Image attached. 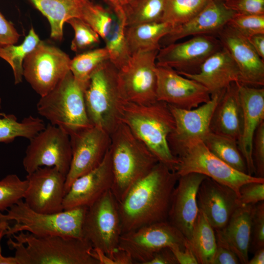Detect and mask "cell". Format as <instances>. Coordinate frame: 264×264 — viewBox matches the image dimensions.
Wrapping results in <instances>:
<instances>
[{
    "label": "cell",
    "instance_id": "cell-1",
    "mask_svg": "<svg viewBox=\"0 0 264 264\" xmlns=\"http://www.w3.org/2000/svg\"><path fill=\"white\" fill-rule=\"evenodd\" d=\"M179 176L159 162L136 182L118 203L122 233L168 221L171 199Z\"/></svg>",
    "mask_w": 264,
    "mask_h": 264
},
{
    "label": "cell",
    "instance_id": "cell-2",
    "mask_svg": "<svg viewBox=\"0 0 264 264\" xmlns=\"http://www.w3.org/2000/svg\"><path fill=\"white\" fill-rule=\"evenodd\" d=\"M8 244L18 264H100L91 244L84 238L55 235L37 237L22 231Z\"/></svg>",
    "mask_w": 264,
    "mask_h": 264
},
{
    "label": "cell",
    "instance_id": "cell-3",
    "mask_svg": "<svg viewBox=\"0 0 264 264\" xmlns=\"http://www.w3.org/2000/svg\"><path fill=\"white\" fill-rule=\"evenodd\" d=\"M120 119L159 162L175 171L177 160L170 149L168 137L175 129V121L167 103L157 100L143 105L124 101Z\"/></svg>",
    "mask_w": 264,
    "mask_h": 264
},
{
    "label": "cell",
    "instance_id": "cell-4",
    "mask_svg": "<svg viewBox=\"0 0 264 264\" xmlns=\"http://www.w3.org/2000/svg\"><path fill=\"white\" fill-rule=\"evenodd\" d=\"M113 174L111 191L118 202L159 162L148 147L124 123L110 134Z\"/></svg>",
    "mask_w": 264,
    "mask_h": 264
},
{
    "label": "cell",
    "instance_id": "cell-5",
    "mask_svg": "<svg viewBox=\"0 0 264 264\" xmlns=\"http://www.w3.org/2000/svg\"><path fill=\"white\" fill-rule=\"evenodd\" d=\"M88 208L79 207L46 214L34 211L21 199L9 208L6 214L0 212V220L15 222L5 232L8 236L24 231L37 237L59 235L84 238L83 226Z\"/></svg>",
    "mask_w": 264,
    "mask_h": 264
},
{
    "label": "cell",
    "instance_id": "cell-6",
    "mask_svg": "<svg viewBox=\"0 0 264 264\" xmlns=\"http://www.w3.org/2000/svg\"><path fill=\"white\" fill-rule=\"evenodd\" d=\"M177 162L179 176L195 173L204 175L232 189L239 197L240 187L250 182H264V178L240 172L214 155L199 138L189 139L171 149Z\"/></svg>",
    "mask_w": 264,
    "mask_h": 264
},
{
    "label": "cell",
    "instance_id": "cell-7",
    "mask_svg": "<svg viewBox=\"0 0 264 264\" xmlns=\"http://www.w3.org/2000/svg\"><path fill=\"white\" fill-rule=\"evenodd\" d=\"M118 70L109 61L104 62L92 74L84 92L91 124L110 135L121 122V107L125 101L118 87Z\"/></svg>",
    "mask_w": 264,
    "mask_h": 264
},
{
    "label": "cell",
    "instance_id": "cell-8",
    "mask_svg": "<svg viewBox=\"0 0 264 264\" xmlns=\"http://www.w3.org/2000/svg\"><path fill=\"white\" fill-rule=\"evenodd\" d=\"M84 90L69 71L37 104L38 113L69 135L92 126L87 112Z\"/></svg>",
    "mask_w": 264,
    "mask_h": 264
},
{
    "label": "cell",
    "instance_id": "cell-9",
    "mask_svg": "<svg viewBox=\"0 0 264 264\" xmlns=\"http://www.w3.org/2000/svg\"><path fill=\"white\" fill-rule=\"evenodd\" d=\"M122 234L118 203L111 190L88 208L83 226V238L93 249L106 255L112 264Z\"/></svg>",
    "mask_w": 264,
    "mask_h": 264
},
{
    "label": "cell",
    "instance_id": "cell-10",
    "mask_svg": "<svg viewBox=\"0 0 264 264\" xmlns=\"http://www.w3.org/2000/svg\"><path fill=\"white\" fill-rule=\"evenodd\" d=\"M22 165L27 174L41 167H54L66 176L72 150L69 135L51 124L29 140Z\"/></svg>",
    "mask_w": 264,
    "mask_h": 264
},
{
    "label": "cell",
    "instance_id": "cell-11",
    "mask_svg": "<svg viewBox=\"0 0 264 264\" xmlns=\"http://www.w3.org/2000/svg\"><path fill=\"white\" fill-rule=\"evenodd\" d=\"M71 59L59 48L40 41L23 63V77L40 96L51 91L70 71Z\"/></svg>",
    "mask_w": 264,
    "mask_h": 264
},
{
    "label": "cell",
    "instance_id": "cell-12",
    "mask_svg": "<svg viewBox=\"0 0 264 264\" xmlns=\"http://www.w3.org/2000/svg\"><path fill=\"white\" fill-rule=\"evenodd\" d=\"M158 50L132 54L127 64L118 70V87L125 101L143 105L157 101L156 57Z\"/></svg>",
    "mask_w": 264,
    "mask_h": 264
},
{
    "label": "cell",
    "instance_id": "cell-13",
    "mask_svg": "<svg viewBox=\"0 0 264 264\" xmlns=\"http://www.w3.org/2000/svg\"><path fill=\"white\" fill-rule=\"evenodd\" d=\"M187 239L168 221L144 226L122 234L118 249L137 264H147L154 254L165 248H185Z\"/></svg>",
    "mask_w": 264,
    "mask_h": 264
},
{
    "label": "cell",
    "instance_id": "cell-14",
    "mask_svg": "<svg viewBox=\"0 0 264 264\" xmlns=\"http://www.w3.org/2000/svg\"><path fill=\"white\" fill-rule=\"evenodd\" d=\"M69 137L72 158L66 176L65 194L76 179L102 163L110 143V135L93 125L74 132Z\"/></svg>",
    "mask_w": 264,
    "mask_h": 264
},
{
    "label": "cell",
    "instance_id": "cell-15",
    "mask_svg": "<svg viewBox=\"0 0 264 264\" xmlns=\"http://www.w3.org/2000/svg\"><path fill=\"white\" fill-rule=\"evenodd\" d=\"M222 47L219 39L212 35L194 36L186 42L160 48L156 64L170 67L178 73H197L203 62Z\"/></svg>",
    "mask_w": 264,
    "mask_h": 264
},
{
    "label": "cell",
    "instance_id": "cell-16",
    "mask_svg": "<svg viewBox=\"0 0 264 264\" xmlns=\"http://www.w3.org/2000/svg\"><path fill=\"white\" fill-rule=\"evenodd\" d=\"M25 203L34 211L52 214L61 212L66 176L54 167H41L27 174Z\"/></svg>",
    "mask_w": 264,
    "mask_h": 264
},
{
    "label": "cell",
    "instance_id": "cell-17",
    "mask_svg": "<svg viewBox=\"0 0 264 264\" xmlns=\"http://www.w3.org/2000/svg\"><path fill=\"white\" fill-rule=\"evenodd\" d=\"M157 100L186 110L196 108L211 99L206 88L169 67L156 65Z\"/></svg>",
    "mask_w": 264,
    "mask_h": 264
},
{
    "label": "cell",
    "instance_id": "cell-18",
    "mask_svg": "<svg viewBox=\"0 0 264 264\" xmlns=\"http://www.w3.org/2000/svg\"><path fill=\"white\" fill-rule=\"evenodd\" d=\"M217 36L222 46L228 51L238 68L239 83L253 87H263L264 61L247 39L227 24Z\"/></svg>",
    "mask_w": 264,
    "mask_h": 264
},
{
    "label": "cell",
    "instance_id": "cell-19",
    "mask_svg": "<svg viewBox=\"0 0 264 264\" xmlns=\"http://www.w3.org/2000/svg\"><path fill=\"white\" fill-rule=\"evenodd\" d=\"M207 176L192 173L179 176L172 197L168 221L188 240L191 237L199 209L197 195Z\"/></svg>",
    "mask_w": 264,
    "mask_h": 264
},
{
    "label": "cell",
    "instance_id": "cell-20",
    "mask_svg": "<svg viewBox=\"0 0 264 264\" xmlns=\"http://www.w3.org/2000/svg\"><path fill=\"white\" fill-rule=\"evenodd\" d=\"M113 174L110 150L96 168L78 177L71 184L63 200V209L88 207L111 190Z\"/></svg>",
    "mask_w": 264,
    "mask_h": 264
},
{
    "label": "cell",
    "instance_id": "cell-21",
    "mask_svg": "<svg viewBox=\"0 0 264 264\" xmlns=\"http://www.w3.org/2000/svg\"><path fill=\"white\" fill-rule=\"evenodd\" d=\"M197 199L199 210L215 230L222 228L241 206L239 197L232 189L208 177L201 182Z\"/></svg>",
    "mask_w": 264,
    "mask_h": 264
},
{
    "label": "cell",
    "instance_id": "cell-22",
    "mask_svg": "<svg viewBox=\"0 0 264 264\" xmlns=\"http://www.w3.org/2000/svg\"><path fill=\"white\" fill-rule=\"evenodd\" d=\"M223 92L191 110L168 105L175 121V129L168 137L170 150L192 138H199L203 140L210 132L209 126L212 116Z\"/></svg>",
    "mask_w": 264,
    "mask_h": 264
},
{
    "label": "cell",
    "instance_id": "cell-23",
    "mask_svg": "<svg viewBox=\"0 0 264 264\" xmlns=\"http://www.w3.org/2000/svg\"><path fill=\"white\" fill-rule=\"evenodd\" d=\"M238 88L243 109V126L237 143L246 162L248 174L255 176L252 156V141L257 127L264 121V88L239 82Z\"/></svg>",
    "mask_w": 264,
    "mask_h": 264
},
{
    "label": "cell",
    "instance_id": "cell-24",
    "mask_svg": "<svg viewBox=\"0 0 264 264\" xmlns=\"http://www.w3.org/2000/svg\"><path fill=\"white\" fill-rule=\"evenodd\" d=\"M235 14L225 5L224 0H211L193 18L164 37L160 44L166 46L189 36L217 35Z\"/></svg>",
    "mask_w": 264,
    "mask_h": 264
},
{
    "label": "cell",
    "instance_id": "cell-25",
    "mask_svg": "<svg viewBox=\"0 0 264 264\" xmlns=\"http://www.w3.org/2000/svg\"><path fill=\"white\" fill-rule=\"evenodd\" d=\"M178 73L203 85L211 97L222 92L232 83L239 82V79L238 68L223 46L203 62L198 73Z\"/></svg>",
    "mask_w": 264,
    "mask_h": 264
},
{
    "label": "cell",
    "instance_id": "cell-26",
    "mask_svg": "<svg viewBox=\"0 0 264 264\" xmlns=\"http://www.w3.org/2000/svg\"><path fill=\"white\" fill-rule=\"evenodd\" d=\"M255 205L240 206L222 228L215 230L217 245L233 251L240 264H248L249 260L248 252Z\"/></svg>",
    "mask_w": 264,
    "mask_h": 264
},
{
    "label": "cell",
    "instance_id": "cell-27",
    "mask_svg": "<svg viewBox=\"0 0 264 264\" xmlns=\"http://www.w3.org/2000/svg\"><path fill=\"white\" fill-rule=\"evenodd\" d=\"M243 126V109L238 82L232 83L222 93L213 111L210 131L238 142Z\"/></svg>",
    "mask_w": 264,
    "mask_h": 264
},
{
    "label": "cell",
    "instance_id": "cell-28",
    "mask_svg": "<svg viewBox=\"0 0 264 264\" xmlns=\"http://www.w3.org/2000/svg\"><path fill=\"white\" fill-rule=\"evenodd\" d=\"M90 0H30L49 22L50 37L61 41L63 25L67 20L80 18L82 9Z\"/></svg>",
    "mask_w": 264,
    "mask_h": 264
},
{
    "label": "cell",
    "instance_id": "cell-29",
    "mask_svg": "<svg viewBox=\"0 0 264 264\" xmlns=\"http://www.w3.org/2000/svg\"><path fill=\"white\" fill-rule=\"evenodd\" d=\"M173 29L170 23L163 21L126 26L125 35L131 54L159 50L161 40Z\"/></svg>",
    "mask_w": 264,
    "mask_h": 264
},
{
    "label": "cell",
    "instance_id": "cell-30",
    "mask_svg": "<svg viewBox=\"0 0 264 264\" xmlns=\"http://www.w3.org/2000/svg\"><path fill=\"white\" fill-rule=\"evenodd\" d=\"M198 264H212L217 247L214 229L199 210L191 237L188 240Z\"/></svg>",
    "mask_w": 264,
    "mask_h": 264
},
{
    "label": "cell",
    "instance_id": "cell-31",
    "mask_svg": "<svg viewBox=\"0 0 264 264\" xmlns=\"http://www.w3.org/2000/svg\"><path fill=\"white\" fill-rule=\"evenodd\" d=\"M45 127L37 117L30 115L19 122L13 114L0 113V142L10 143L19 137L30 140Z\"/></svg>",
    "mask_w": 264,
    "mask_h": 264
},
{
    "label": "cell",
    "instance_id": "cell-32",
    "mask_svg": "<svg viewBox=\"0 0 264 264\" xmlns=\"http://www.w3.org/2000/svg\"><path fill=\"white\" fill-rule=\"evenodd\" d=\"M203 141L210 151L221 160L237 171L248 174L246 162L237 141L211 132Z\"/></svg>",
    "mask_w": 264,
    "mask_h": 264
},
{
    "label": "cell",
    "instance_id": "cell-33",
    "mask_svg": "<svg viewBox=\"0 0 264 264\" xmlns=\"http://www.w3.org/2000/svg\"><path fill=\"white\" fill-rule=\"evenodd\" d=\"M107 61H109V56L105 47L90 50L71 60L70 71L75 81L85 90L93 72Z\"/></svg>",
    "mask_w": 264,
    "mask_h": 264
},
{
    "label": "cell",
    "instance_id": "cell-34",
    "mask_svg": "<svg viewBox=\"0 0 264 264\" xmlns=\"http://www.w3.org/2000/svg\"><path fill=\"white\" fill-rule=\"evenodd\" d=\"M116 21L109 34L104 40L109 61L118 69L124 66L131 57L125 35V17L123 14L115 15Z\"/></svg>",
    "mask_w": 264,
    "mask_h": 264
},
{
    "label": "cell",
    "instance_id": "cell-35",
    "mask_svg": "<svg viewBox=\"0 0 264 264\" xmlns=\"http://www.w3.org/2000/svg\"><path fill=\"white\" fill-rule=\"evenodd\" d=\"M41 40L32 27L23 42L17 45L9 44L0 46V57L6 61L11 66L15 84L22 82L23 63L27 55L38 44Z\"/></svg>",
    "mask_w": 264,
    "mask_h": 264
},
{
    "label": "cell",
    "instance_id": "cell-36",
    "mask_svg": "<svg viewBox=\"0 0 264 264\" xmlns=\"http://www.w3.org/2000/svg\"><path fill=\"white\" fill-rule=\"evenodd\" d=\"M166 0H134L124 10L126 26L162 21Z\"/></svg>",
    "mask_w": 264,
    "mask_h": 264
},
{
    "label": "cell",
    "instance_id": "cell-37",
    "mask_svg": "<svg viewBox=\"0 0 264 264\" xmlns=\"http://www.w3.org/2000/svg\"><path fill=\"white\" fill-rule=\"evenodd\" d=\"M211 0H166L163 22L174 29L193 18Z\"/></svg>",
    "mask_w": 264,
    "mask_h": 264
},
{
    "label": "cell",
    "instance_id": "cell-38",
    "mask_svg": "<svg viewBox=\"0 0 264 264\" xmlns=\"http://www.w3.org/2000/svg\"><path fill=\"white\" fill-rule=\"evenodd\" d=\"M90 26L104 40L112 30L116 17L112 10L94 3L88 1L84 6L79 18Z\"/></svg>",
    "mask_w": 264,
    "mask_h": 264
},
{
    "label": "cell",
    "instance_id": "cell-39",
    "mask_svg": "<svg viewBox=\"0 0 264 264\" xmlns=\"http://www.w3.org/2000/svg\"><path fill=\"white\" fill-rule=\"evenodd\" d=\"M27 186V179L22 180L15 174L0 180V211H7L23 199Z\"/></svg>",
    "mask_w": 264,
    "mask_h": 264
},
{
    "label": "cell",
    "instance_id": "cell-40",
    "mask_svg": "<svg viewBox=\"0 0 264 264\" xmlns=\"http://www.w3.org/2000/svg\"><path fill=\"white\" fill-rule=\"evenodd\" d=\"M74 31V37L71 44V49L80 52L92 47L100 42L99 35L82 20L73 18L66 22Z\"/></svg>",
    "mask_w": 264,
    "mask_h": 264
},
{
    "label": "cell",
    "instance_id": "cell-41",
    "mask_svg": "<svg viewBox=\"0 0 264 264\" xmlns=\"http://www.w3.org/2000/svg\"><path fill=\"white\" fill-rule=\"evenodd\" d=\"M227 25L245 37L264 34V15L235 14Z\"/></svg>",
    "mask_w": 264,
    "mask_h": 264
},
{
    "label": "cell",
    "instance_id": "cell-42",
    "mask_svg": "<svg viewBox=\"0 0 264 264\" xmlns=\"http://www.w3.org/2000/svg\"><path fill=\"white\" fill-rule=\"evenodd\" d=\"M264 248V201L255 205L252 219L250 249L254 252Z\"/></svg>",
    "mask_w": 264,
    "mask_h": 264
},
{
    "label": "cell",
    "instance_id": "cell-43",
    "mask_svg": "<svg viewBox=\"0 0 264 264\" xmlns=\"http://www.w3.org/2000/svg\"><path fill=\"white\" fill-rule=\"evenodd\" d=\"M252 156L255 176L264 178V121L257 127L253 138Z\"/></svg>",
    "mask_w": 264,
    "mask_h": 264
},
{
    "label": "cell",
    "instance_id": "cell-44",
    "mask_svg": "<svg viewBox=\"0 0 264 264\" xmlns=\"http://www.w3.org/2000/svg\"><path fill=\"white\" fill-rule=\"evenodd\" d=\"M263 201H264V182H248L240 187L239 201L241 205L256 204Z\"/></svg>",
    "mask_w": 264,
    "mask_h": 264
},
{
    "label": "cell",
    "instance_id": "cell-45",
    "mask_svg": "<svg viewBox=\"0 0 264 264\" xmlns=\"http://www.w3.org/2000/svg\"><path fill=\"white\" fill-rule=\"evenodd\" d=\"M224 2L236 14L264 15V0H224Z\"/></svg>",
    "mask_w": 264,
    "mask_h": 264
},
{
    "label": "cell",
    "instance_id": "cell-46",
    "mask_svg": "<svg viewBox=\"0 0 264 264\" xmlns=\"http://www.w3.org/2000/svg\"><path fill=\"white\" fill-rule=\"evenodd\" d=\"M20 37L13 25L0 12V46L15 44Z\"/></svg>",
    "mask_w": 264,
    "mask_h": 264
},
{
    "label": "cell",
    "instance_id": "cell-47",
    "mask_svg": "<svg viewBox=\"0 0 264 264\" xmlns=\"http://www.w3.org/2000/svg\"><path fill=\"white\" fill-rule=\"evenodd\" d=\"M240 264L237 255L231 250L217 245L212 264Z\"/></svg>",
    "mask_w": 264,
    "mask_h": 264
},
{
    "label": "cell",
    "instance_id": "cell-48",
    "mask_svg": "<svg viewBox=\"0 0 264 264\" xmlns=\"http://www.w3.org/2000/svg\"><path fill=\"white\" fill-rule=\"evenodd\" d=\"M178 264H198L187 240L185 247L181 249L177 247L170 248Z\"/></svg>",
    "mask_w": 264,
    "mask_h": 264
},
{
    "label": "cell",
    "instance_id": "cell-49",
    "mask_svg": "<svg viewBox=\"0 0 264 264\" xmlns=\"http://www.w3.org/2000/svg\"><path fill=\"white\" fill-rule=\"evenodd\" d=\"M147 264H178L169 247L163 248L155 253Z\"/></svg>",
    "mask_w": 264,
    "mask_h": 264
},
{
    "label": "cell",
    "instance_id": "cell-50",
    "mask_svg": "<svg viewBox=\"0 0 264 264\" xmlns=\"http://www.w3.org/2000/svg\"><path fill=\"white\" fill-rule=\"evenodd\" d=\"M247 39L258 55L264 60V34L254 35Z\"/></svg>",
    "mask_w": 264,
    "mask_h": 264
},
{
    "label": "cell",
    "instance_id": "cell-51",
    "mask_svg": "<svg viewBox=\"0 0 264 264\" xmlns=\"http://www.w3.org/2000/svg\"><path fill=\"white\" fill-rule=\"evenodd\" d=\"M134 0H104L115 15L124 14V10Z\"/></svg>",
    "mask_w": 264,
    "mask_h": 264
},
{
    "label": "cell",
    "instance_id": "cell-52",
    "mask_svg": "<svg viewBox=\"0 0 264 264\" xmlns=\"http://www.w3.org/2000/svg\"><path fill=\"white\" fill-rule=\"evenodd\" d=\"M9 222L0 220V264H18L14 257H4L1 254L0 241L5 235V232L9 226Z\"/></svg>",
    "mask_w": 264,
    "mask_h": 264
},
{
    "label": "cell",
    "instance_id": "cell-53",
    "mask_svg": "<svg viewBox=\"0 0 264 264\" xmlns=\"http://www.w3.org/2000/svg\"><path fill=\"white\" fill-rule=\"evenodd\" d=\"M264 248L259 249L254 252V256L249 260L248 264H264Z\"/></svg>",
    "mask_w": 264,
    "mask_h": 264
}]
</instances>
